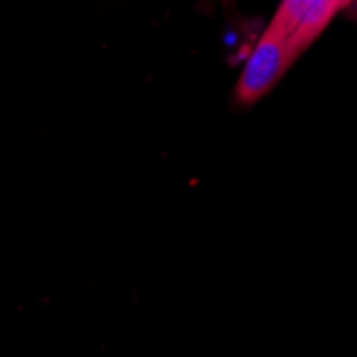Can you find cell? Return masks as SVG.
Wrapping results in <instances>:
<instances>
[{
	"label": "cell",
	"mask_w": 357,
	"mask_h": 357,
	"mask_svg": "<svg viewBox=\"0 0 357 357\" xmlns=\"http://www.w3.org/2000/svg\"><path fill=\"white\" fill-rule=\"evenodd\" d=\"M289 32L270 22L261 39L257 41L248 56L244 71L236 88V101L240 105H252L278 84V79L294 64V54L289 47Z\"/></svg>",
	"instance_id": "6da1fadb"
},
{
	"label": "cell",
	"mask_w": 357,
	"mask_h": 357,
	"mask_svg": "<svg viewBox=\"0 0 357 357\" xmlns=\"http://www.w3.org/2000/svg\"><path fill=\"white\" fill-rule=\"evenodd\" d=\"M306 3L308 0H282L276 15L272 17V24L284 28L289 35H294V30L298 28V24L304 15Z\"/></svg>",
	"instance_id": "7a4b0ae2"
},
{
	"label": "cell",
	"mask_w": 357,
	"mask_h": 357,
	"mask_svg": "<svg viewBox=\"0 0 357 357\" xmlns=\"http://www.w3.org/2000/svg\"><path fill=\"white\" fill-rule=\"evenodd\" d=\"M351 3H353V0H344V7H349Z\"/></svg>",
	"instance_id": "3957f363"
}]
</instances>
